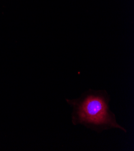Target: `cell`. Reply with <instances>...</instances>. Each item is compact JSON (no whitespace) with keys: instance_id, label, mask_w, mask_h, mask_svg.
I'll return each instance as SVG.
<instances>
[{"instance_id":"obj_1","label":"cell","mask_w":134,"mask_h":151,"mask_svg":"<svg viewBox=\"0 0 134 151\" xmlns=\"http://www.w3.org/2000/svg\"><path fill=\"white\" fill-rule=\"evenodd\" d=\"M72 109V124L100 133L111 129H118L126 133L117 122L115 114L110 107L111 97L105 90L89 89L75 99L66 98Z\"/></svg>"}]
</instances>
